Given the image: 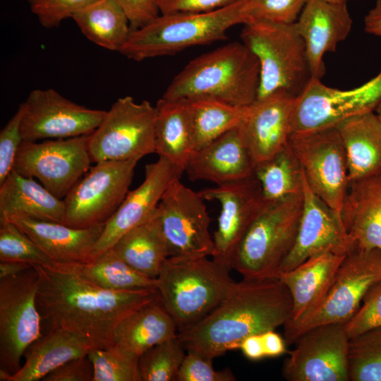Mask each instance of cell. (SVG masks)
Masks as SVG:
<instances>
[{"mask_svg": "<svg viewBox=\"0 0 381 381\" xmlns=\"http://www.w3.org/2000/svg\"><path fill=\"white\" fill-rule=\"evenodd\" d=\"M265 357H277L286 351V342L274 330L261 333Z\"/></svg>", "mask_w": 381, "mask_h": 381, "instance_id": "f907efd6", "label": "cell"}, {"mask_svg": "<svg viewBox=\"0 0 381 381\" xmlns=\"http://www.w3.org/2000/svg\"><path fill=\"white\" fill-rule=\"evenodd\" d=\"M346 255L325 252L279 274L277 279L288 289L293 303L291 318L284 329L305 322L320 306Z\"/></svg>", "mask_w": 381, "mask_h": 381, "instance_id": "d4e9b609", "label": "cell"}, {"mask_svg": "<svg viewBox=\"0 0 381 381\" xmlns=\"http://www.w3.org/2000/svg\"><path fill=\"white\" fill-rule=\"evenodd\" d=\"M91 347L73 334L50 329L25 350L20 370L11 375L0 370L1 381H38L73 358L85 356Z\"/></svg>", "mask_w": 381, "mask_h": 381, "instance_id": "f1b7e54d", "label": "cell"}, {"mask_svg": "<svg viewBox=\"0 0 381 381\" xmlns=\"http://www.w3.org/2000/svg\"><path fill=\"white\" fill-rule=\"evenodd\" d=\"M230 270L209 257L166 260L156 288L178 332L203 319L227 296L236 282Z\"/></svg>", "mask_w": 381, "mask_h": 381, "instance_id": "5b68a950", "label": "cell"}, {"mask_svg": "<svg viewBox=\"0 0 381 381\" xmlns=\"http://www.w3.org/2000/svg\"><path fill=\"white\" fill-rule=\"evenodd\" d=\"M193 130L195 150L229 131L241 127L250 106L240 107L213 99L188 101Z\"/></svg>", "mask_w": 381, "mask_h": 381, "instance_id": "e575fe53", "label": "cell"}, {"mask_svg": "<svg viewBox=\"0 0 381 381\" xmlns=\"http://www.w3.org/2000/svg\"><path fill=\"white\" fill-rule=\"evenodd\" d=\"M185 351L177 335L145 351L138 359L142 381H176Z\"/></svg>", "mask_w": 381, "mask_h": 381, "instance_id": "74e56055", "label": "cell"}, {"mask_svg": "<svg viewBox=\"0 0 381 381\" xmlns=\"http://www.w3.org/2000/svg\"><path fill=\"white\" fill-rule=\"evenodd\" d=\"M89 135L23 141L13 170L37 179L54 196L63 200L90 168Z\"/></svg>", "mask_w": 381, "mask_h": 381, "instance_id": "4fadbf2b", "label": "cell"}, {"mask_svg": "<svg viewBox=\"0 0 381 381\" xmlns=\"http://www.w3.org/2000/svg\"><path fill=\"white\" fill-rule=\"evenodd\" d=\"M238 349L243 355L252 361H258L265 358L261 333L250 335L239 344Z\"/></svg>", "mask_w": 381, "mask_h": 381, "instance_id": "681fc988", "label": "cell"}, {"mask_svg": "<svg viewBox=\"0 0 381 381\" xmlns=\"http://www.w3.org/2000/svg\"><path fill=\"white\" fill-rule=\"evenodd\" d=\"M38 287L39 274L34 266L0 279V370L11 375L20 370L25 350L42 335Z\"/></svg>", "mask_w": 381, "mask_h": 381, "instance_id": "9c48e42d", "label": "cell"}, {"mask_svg": "<svg viewBox=\"0 0 381 381\" xmlns=\"http://www.w3.org/2000/svg\"><path fill=\"white\" fill-rule=\"evenodd\" d=\"M0 261L22 262L32 266L56 265L17 226L6 220L0 222Z\"/></svg>", "mask_w": 381, "mask_h": 381, "instance_id": "ab89813d", "label": "cell"}, {"mask_svg": "<svg viewBox=\"0 0 381 381\" xmlns=\"http://www.w3.org/2000/svg\"><path fill=\"white\" fill-rule=\"evenodd\" d=\"M98 0H28L31 12L42 26L58 27L63 20Z\"/></svg>", "mask_w": 381, "mask_h": 381, "instance_id": "7bdbcfd3", "label": "cell"}, {"mask_svg": "<svg viewBox=\"0 0 381 381\" xmlns=\"http://www.w3.org/2000/svg\"><path fill=\"white\" fill-rule=\"evenodd\" d=\"M156 117V107L148 101L138 103L131 96L119 98L89 135L92 162L140 160L155 153Z\"/></svg>", "mask_w": 381, "mask_h": 381, "instance_id": "ba28073f", "label": "cell"}, {"mask_svg": "<svg viewBox=\"0 0 381 381\" xmlns=\"http://www.w3.org/2000/svg\"><path fill=\"white\" fill-rule=\"evenodd\" d=\"M126 13L131 31L139 29L158 17L159 0H116Z\"/></svg>", "mask_w": 381, "mask_h": 381, "instance_id": "bcb514c9", "label": "cell"}, {"mask_svg": "<svg viewBox=\"0 0 381 381\" xmlns=\"http://www.w3.org/2000/svg\"><path fill=\"white\" fill-rule=\"evenodd\" d=\"M349 381H381V327L349 339Z\"/></svg>", "mask_w": 381, "mask_h": 381, "instance_id": "8d00e7d4", "label": "cell"}, {"mask_svg": "<svg viewBox=\"0 0 381 381\" xmlns=\"http://www.w3.org/2000/svg\"><path fill=\"white\" fill-rule=\"evenodd\" d=\"M349 337L344 323L316 326L298 337L285 360L282 376L289 381H349Z\"/></svg>", "mask_w": 381, "mask_h": 381, "instance_id": "2e32d148", "label": "cell"}, {"mask_svg": "<svg viewBox=\"0 0 381 381\" xmlns=\"http://www.w3.org/2000/svg\"><path fill=\"white\" fill-rule=\"evenodd\" d=\"M341 219L354 244L381 250V175L349 182Z\"/></svg>", "mask_w": 381, "mask_h": 381, "instance_id": "484cf974", "label": "cell"}, {"mask_svg": "<svg viewBox=\"0 0 381 381\" xmlns=\"http://www.w3.org/2000/svg\"><path fill=\"white\" fill-rule=\"evenodd\" d=\"M364 28L367 33L381 37V0H377L375 6L365 15Z\"/></svg>", "mask_w": 381, "mask_h": 381, "instance_id": "816d5d0a", "label": "cell"}, {"mask_svg": "<svg viewBox=\"0 0 381 381\" xmlns=\"http://www.w3.org/2000/svg\"><path fill=\"white\" fill-rule=\"evenodd\" d=\"M60 265L90 283L107 290L157 289L156 279L135 270L121 259L112 248L87 263Z\"/></svg>", "mask_w": 381, "mask_h": 381, "instance_id": "836d02e7", "label": "cell"}, {"mask_svg": "<svg viewBox=\"0 0 381 381\" xmlns=\"http://www.w3.org/2000/svg\"><path fill=\"white\" fill-rule=\"evenodd\" d=\"M241 38L260 64L256 100L302 94L313 77L305 44L294 23L250 21L244 24Z\"/></svg>", "mask_w": 381, "mask_h": 381, "instance_id": "8992f818", "label": "cell"}, {"mask_svg": "<svg viewBox=\"0 0 381 381\" xmlns=\"http://www.w3.org/2000/svg\"><path fill=\"white\" fill-rule=\"evenodd\" d=\"M259 81L258 59L243 42H233L189 61L173 78L162 98L213 99L248 107L257 99Z\"/></svg>", "mask_w": 381, "mask_h": 381, "instance_id": "3957f363", "label": "cell"}, {"mask_svg": "<svg viewBox=\"0 0 381 381\" xmlns=\"http://www.w3.org/2000/svg\"><path fill=\"white\" fill-rule=\"evenodd\" d=\"M303 193L267 202L241 241L231 263L245 279H277L296 241Z\"/></svg>", "mask_w": 381, "mask_h": 381, "instance_id": "52a82bcc", "label": "cell"}, {"mask_svg": "<svg viewBox=\"0 0 381 381\" xmlns=\"http://www.w3.org/2000/svg\"><path fill=\"white\" fill-rule=\"evenodd\" d=\"M253 174L267 202L303 193V171L289 143L270 158L256 163Z\"/></svg>", "mask_w": 381, "mask_h": 381, "instance_id": "d590c367", "label": "cell"}, {"mask_svg": "<svg viewBox=\"0 0 381 381\" xmlns=\"http://www.w3.org/2000/svg\"><path fill=\"white\" fill-rule=\"evenodd\" d=\"M94 370L87 355L73 358L47 375L43 381H93Z\"/></svg>", "mask_w": 381, "mask_h": 381, "instance_id": "7dc6e473", "label": "cell"}, {"mask_svg": "<svg viewBox=\"0 0 381 381\" xmlns=\"http://www.w3.org/2000/svg\"><path fill=\"white\" fill-rule=\"evenodd\" d=\"M297 98L274 95L250 106L241 130L255 164L288 145Z\"/></svg>", "mask_w": 381, "mask_h": 381, "instance_id": "cb8c5ba5", "label": "cell"}, {"mask_svg": "<svg viewBox=\"0 0 381 381\" xmlns=\"http://www.w3.org/2000/svg\"><path fill=\"white\" fill-rule=\"evenodd\" d=\"M289 145L312 191L341 219L349 180L345 150L336 127L291 133Z\"/></svg>", "mask_w": 381, "mask_h": 381, "instance_id": "7c38bea8", "label": "cell"}, {"mask_svg": "<svg viewBox=\"0 0 381 381\" xmlns=\"http://www.w3.org/2000/svg\"><path fill=\"white\" fill-rule=\"evenodd\" d=\"M90 41L119 52L131 32L128 19L116 0H98L72 17Z\"/></svg>", "mask_w": 381, "mask_h": 381, "instance_id": "d6a6232c", "label": "cell"}, {"mask_svg": "<svg viewBox=\"0 0 381 381\" xmlns=\"http://www.w3.org/2000/svg\"><path fill=\"white\" fill-rule=\"evenodd\" d=\"M334 127L345 150L349 182L381 175V123L375 111L351 116Z\"/></svg>", "mask_w": 381, "mask_h": 381, "instance_id": "83f0119b", "label": "cell"}, {"mask_svg": "<svg viewBox=\"0 0 381 381\" xmlns=\"http://www.w3.org/2000/svg\"><path fill=\"white\" fill-rule=\"evenodd\" d=\"M375 113L376 114L380 123H381V102L380 103V104L377 106V107L376 108V109L375 110Z\"/></svg>", "mask_w": 381, "mask_h": 381, "instance_id": "db71d44e", "label": "cell"}, {"mask_svg": "<svg viewBox=\"0 0 381 381\" xmlns=\"http://www.w3.org/2000/svg\"><path fill=\"white\" fill-rule=\"evenodd\" d=\"M213 359L197 353L187 352L177 374L176 381H234L229 368L214 369Z\"/></svg>", "mask_w": 381, "mask_h": 381, "instance_id": "f6af8a7d", "label": "cell"}, {"mask_svg": "<svg viewBox=\"0 0 381 381\" xmlns=\"http://www.w3.org/2000/svg\"><path fill=\"white\" fill-rule=\"evenodd\" d=\"M381 280V250L355 246L345 255L326 296L303 323L284 329L285 341L294 343L299 336L316 326L345 323L358 309L368 289Z\"/></svg>", "mask_w": 381, "mask_h": 381, "instance_id": "30bf717a", "label": "cell"}, {"mask_svg": "<svg viewBox=\"0 0 381 381\" xmlns=\"http://www.w3.org/2000/svg\"><path fill=\"white\" fill-rule=\"evenodd\" d=\"M381 102V69L363 85L340 90L312 78L298 97L292 123V133L334 127L351 116L375 111Z\"/></svg>", "mask_w": 381, "mask_h": 381, "instance_id": "9a60e30c", "label": "cell"}, {"mask_svg": "<svg viewBox=\"0 0 381 381\" xmlns=\"http://www.w3.org/2000/svg\"><path fill=\"white\" fill-rule=\"evenodd\" d=\"M34 267L39 274L37 305L48 330L67 331L91 349L113 346L117 324L159 296L157 289H102L60 264Z\"/></svg>", "mask_w": 381, "mask_h": 381, "instance_id": "6da1fadb", "label": "cell"}, {"mask_svg": "<svg viewBox=\"0 0 381 381\" xmlns=\"http://www.w3.org/2000/svg\"><path fill=\"white\" fill-rule=\"evenodd\" d=\"M294 25L305 44L312 77L321 80L325 73V54L335 51L351 32L347 4L307 0Z\"/></svg>", "mask_w": 381, "mask_h": 381, "instance_id": "44dd1931", "label": "cell"}, {"mask_svg": "<svg viewBox=\"0 0 381 381\" xmlns=\"http://www.w3.org/2000/svg\"><path fill=\"white\" fill-rule=\"evenodd\" d=\"M255 165L240 127L194 151L185 171L190 180L221 185L252 175Z\"/></svg>", "mask_w": 381, "mask_h": 381, "instance_id": "603a6c76", "label": "cell"}, {"mask_svg": "<svg viewBox=\"0 0 381 381\" xmlns=\"http://www.w3.org/2000/svg\"><path fill=\"white\" fill-rule=\"evenodd\" d=\"M241 0H159L160 13H205L213 11Z\"/></svg>", "mask_w": 381, "mask_h": 381, "instance_id": "c3c4849f", "label": "cell"}, {"mask_svg": "<svg viewBox=\"0 0 381 381\" xmlns=\"http://www.w3.org/2000/svg\"><path fill=\"white\" fill-rule=\"evenodd\" d=\"M198 193L205 200H216L221 205L212 258L231 270L232 259L241 241L267 204L260 183L253 174Z\"/></svg>", "mask_w": 381, "mask_h": 381, "instance_id": "ac0fdd59", "label": "cell"}, {"mask_svg": "<svg viewBox=\"0 0 381 381\" xmlns=\"http://www.w3.org/2000/svg\"><path fill=\"white\" fill-rule=\"evenodd\" d=\"M33 266L22 262L0 261V279L14 276Z\"/></svg>", "mask_w": 381, "mask_h": 381, "instance_id": "f5cc1de1", "label": "cell"}, {"mask_svg": "<svg viewBox=\"0 0 381 381\" xmlns=\"http://www.w3.org/2000/svg\"><path fill=\"white\" fill-rule=\"evenodd\" d=\"M205 199L176 178L171 182L158 206L157 212L167 243L169 257H212L213 238L210 217Z\"/></svg>", "mask_w": 381, "mask_h": 381, "instance_id": "5bb4252c", "label": "cell"}, {"mask_svg": "<svg viewBox=\"0 0 381 381\" xmlns=\"http://www.w3.org/2000/svg\"><path fill=\"white\" fill-rule=\"evenodd\" d=\"M155 107V153L185 171L187 162L195 150L188 101L162 97Z\"/></svg>", "mask_w": 381, "mask_h": 381, "instance_id": "4dcf8cb0", "label": "cell"}, {"mask_svg": "<svg viewBox=\"0 0 381 381\" xmlns=\"http://www.w3.org/2000/svg\"><path fill=\"white\" fill-rule=\"evenodd\" d=\"M112 248L135 270L156 279L169 257L157 208L151 218L123 234Z\"/></svg>", "mask_w": 381, "mask_h": 381, "instance_id": "1f68e13d", "label": "cell"}, {"mask_svg": "<svg viewBox=\"0 0 381 381\" xmlns=\"http://www.w3.org/2000/svg\"><path fill=\"white\" fill-rule=\"evenodd\" d=\"M362 304L344 323L349 339L381 327V280L366 292Z\"/></svg>", "mask_w": 381, "mask_h": 381, "instance_id": "b9f144b4", "label": "cell"}, {"mask_svg": "<svg viewBox=\"0 0 381 381\" xmlns=\"http://www.w3.org/2000/svg\"><path fill=\"white\" fill-rule=\"evenodd\" d=\"M23 106L18 110L0 132V183L13 171L19 148L23 142L20 125Z\"/></svg>", "mask_w": 381, "mask_h": 381, "instance_id": "ee69618b", "label": "cell"}, {"mask_svg": "<svg viewBox=\"0 0 381 381\" xmlns=\"http://www.w3.org/2000/svg\"><path fill=\"white\" fill-rule=\"evenodd\" d=\"M329 1L332 2H337V3H347L349 0H328Z\"/></svg>", "mask_w": 381, "mask_h": 381, "instance_id": "11a10c76", "label": "cell"}, {"mask_svg": "<svg viewBox=\"0 0 381 381\" xmlns=\"http://www.w3.org/2000/svg\"><path fill=\"white\" fill-rule=\"evenodd\" d=\"M183 171L166 158L148 164L145 178L135 189L128 191L116 212L104 224L92 252V260L111 248L126 232L151 218L168 186Z\"/></svg>", "mask_w": 381, "mask_h": 381, "instance_id": "ffe728a7", "label": "cell"}, {"mask_svg": "<svg viewBox=\"0 0 381 381\" xmlns=\"http://www.w3.org/2000/svg\"><path fill=\"white\" fill-rule=\"evenodd\" d=\"M16 214L64 224L66 220L64 200L13 169L0 183V218Z\"/></svg>", "mask_w": 381, "mask_h": 381, "instance_id": "f546056e", "label": "cell"}, {"mask_svg": "<svg viewBox=\"0 0 381 381\" xmlns=\"http://www.w3.org/2000/svg\"><path fill=\"white\" fill-rule=\"evenodd\" d=\"M87 356L93 366V381H142L138 358L115 346L105 349H91Z\"/></svg>", "mask_w": 381, "mask_h": 381, "instance_id": "f35d334b", "label": "cell"}, {"mask_svg": "<svg viewBox=\"0 0 381 381\" xmlns=\"http://www.w3.org/2000/svg\"><path fill=\"white\" fill-rule=\"evenodd\" d=\"M177 326L159 296L123 318L113 333L114 346L139 359L150 348L176 337Z\"/></svg>", "mask_w": 381, "mask_h": 381, "instance_id": "4316f807", "label": "cell"}, {"mask_svg": "<svg viewBox=\"0 0 381 381\" xmlns=\"http://www.w3.org/2000/svg\"><path fill=\"white\" fill-rule=\"evenodd\" d=\"M303 184V204L297 236L279 273L291 270L308 258L325 252L346 255L356 245L341 219L312 191L304 173Z\"/></svg>", "mask_w": 381, "mask_h": 381, "instance_id": "d6986e66", "label": "cell"}, {"mask_svg": "<svg viewBox=\"0 0 381 381\" xmlns=\"http://www.w3.org/2000/svg\"><path fill=\"white\" fill-rule=\"evenodd\" d=\"M22 104L20 130L25 142L90 135L106 113L76 104L54 89L34 90Z\"/></svg>", "mask_w": 381, "mask_h": 381, "instance_id": "e0dca14e", "label": "cell"}, {"mask_svg": "<svg viewBox=\"0 0 381 381\" xmlns=\"http://www.w3.org/2000/svg\"><path fill=\"white\" fill-rule=\"evenodd\" d=\"M292 309L291 294L278 279H243L210 314L177 337L186 352L214 359L238 349L250 335L284 325Z\"/></svg>", "mask_w": 381, "mask_h": 381, "instance_id": "7a4b0ae2", "label": "cell"}, {"mask_svg": "<svg viewBox=\"0 0 381 381\" xmlns=\"http://www.w3.org/2000/svg\"><path fill=\"white\" fill-rule=\"evenodd\" d=\"M246 2L241 0L205 13H161L146 25L131 31L119 52L141 61L225 40L229 28L247 23Z\"/></svg>", "mask_w": 381, "mask_h": 381, "instance_id": "277c9868", "label": "cell"}, {"mask_svg": "<svg viewBox=\"0 0 381 381\" xmlns=\"http://www.w3.org/2000/svg\"><path fill=\"white\" fill-rule=\"evenodd\" d=\"M5 220L17 226L56 264L87 263L92 260L94 247L104 226L75 228L20 214L0 218V222Z\"/></svg>", "mask_w": 381, "mask_h": 381, "instance_id": "7402d4cb", "label": "cell"}, {"mask_svg": "<svg viewBox=\"0 0 381 381\" xmlns=\"http://www.w3.org/2000/svg\"><path fill=\"white\" fill-rule=\"evenodd\" d=\"M138 161L95 163L64 198L65 224L75 228L104 224L128 194Z\"/></svg>", "mask_w": 381, "mask_h": 381, "instance_id": "8fae6325", "label": "cell"}, {"mask_svg": "<svg viewBox=\"0 0 381 381\" xmlns=\"http://www.w3.org/2000/svg\"><path fill=\"white\" fill-rule=\"evenodd\" d=\"M307 0H246L247 23H294ZM246 24V23H245Z\"/></svg>", "mask_w": 381, "mask_h": 381, "instance_id": "60d3db41", "label": "cell"}]
</instances>
